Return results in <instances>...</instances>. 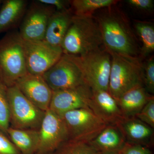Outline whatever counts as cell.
I'll return each instance as SVG.
<instances>
[{"label":"cell","mask_w":154,"mask_h":154,"mask_svg":"<svg viewBox=\"0 0 154 154\" xmlns=\"http://www.w3.org/2000/svg\"><path fill=\"white\" fill-rule=\"evenodd\" d=\"M114 0H73L71 9L74 15L78 17H93L95 11L115 5Z\"/></svg>","instance_id":"cell-21"},{"label":"cell","mask_w":154,"mask_h":154,"mask_svg":"<svg viewBox=\"0 0 154 154\" xmlns=\"http://www.w3.org/2000/svg\"><path fill=\"white\" fill-rule=\"evenodd\" d=\"M38 133L36 154L53 153L62 144L69 140L67 130L62 119L49 109L45 111Z\"/></svg>","instance_id":"cell-11"},{"label":"cell","mask_w":154,"mask_h":154,"mask_svg":"<svg viewBox=\"0 0 154 154\" xmlns=\"http://www.w3.org/2000/svg\"><path fill=\"white\" fill-rule=\"evenodd\" d=\"M102 45L96 20L93 17L74 15L61 48L63 54L82 56L99 49Z\"/></svg>","instance_id":"cell-2"},{"label":"cell","mask_w":154,"mask_h":154,"mask_svg":"<svg viewBox=\"0 0 154 154\" xmlns=\"http://www.w3.org/2000/svg\"><path fill=\"white\" fill-rule=\"evenodd\" d=\"M114 6L105 8L96 19L103 44L109 52L136 57L137 45L129 23Z\"/></svg>","instance_id":"cell-1"},{"label":"cell","mask_w":154,"mask_h":154,"mask_svg":"<svg viewBox=\"0 0 154 154\" xmlns=\"http://www.w3.org/2000/svg\"><path fill=\"white\" fill-rule=\"evenodd\" d=\"M2 2V1H1V0H0V4H1V3Z\"/></svg>","instance_id":"cell-33"},{"label":"cell","mask_w":154,"mask_h":154,"mask_svg":"<svg viewBox=\"0 0 154 154\" xmlns=\"http://www.w3.org/2000/svg\"><path fill=\"white\" fill-rule=\"evenodd\" d=\"M41 4L53 7L56 11H63L71 9V1L66 0H38Z\"/></svg>","instance_id":"cell-29"},{"label":"cell","mask_w":154,"mask_h":154,"mask_svg":"<svg viewBox=\"0 0 154 154\" xmlns=\"http://www.w3.org/2000/svg\"><path fill=\"white\" fill-rule=\"evenodd\" d=\"M7 135L21 154H36L38 144V130L10 127Z\"/></svg>","instance_id":"cell-20"},{"label":"cell","mask_w":154,"mask_h":154,"mask_svg":"<svg viewBox=\"0 0 154 154\" xmlns=\"http://www.w3.org/2000/svg\"><path fill=\"white\" fill-rule=\"evenodd\" d=\"M55 11L51 6L32 2L19 25L21 37L25 40H44L50 18Z\"/></svg>","instance_id":"cell-10"},{"label":"cell","mask_w":154,"mask_h":154,"mask_svg":"<svg viewBox=\"0 0 154 154\" xmlns=\"http://www.w3.org/2000/svg\"><path fill=\"white\" fill-rule=\"evenodd\" d=\"M126 2L132 8L139 11H149L154 8L153 0H128Z\"/></svg>","instance_id":"cell-30"},{"label":"cell","mask_w":154,"mask_h":154,"mask_svg":"<svg viewBox=\"0 0 154 154\" xmlns=\"http://www.w3.org/2000/svg\"><path fill=\"white\" fill-rule=\"evenodd\" d=\"M98 152L89 142L68 140L64 142L53 154H97Z\"/></svg>","instance_id":"cell-23"},{"label":"cell","mask_w":154,"mask_h":154,"mask_svg":"<svg viewBox=\"0 0 154 154\" xmlns=\"http://www.w3.org/2000/svg\"><path fill=\"white\" fill-rule=\"evenodd\" d=\"M143 84L148 93H154V60L152 57L143 66Z\"/></svg>","instance_id":"cell-26"},{"label":"cell","mask_w":154,"mask_h":154,"mask_svg":"<svg viewBox=\"0 0 154 154\" xmlns=\"http://www.w3.org/2000/svg\"><path fill=\"white\" fill-rule=\"evenodd\" d=\"M0 83H3L2 81V78H1V75H0Z\"/></svg>","instance_id":"cell-32"},{"label":"cell","mask_w":154,"mask_h":154,"mask_svg":"<svg viewBox=\"0 0 154 154\" xmlns=\"http://www.w3.org/2000/svg\"><path fill=\"white\" fill-rule=\"evenodd\" d=\"M135 28L141 41V54L148 55L154 51V27L152 23L138 21L135 24Z\"/></svg>","instance_id":"cell-22"},{"label":"cell","mask_w":154,"mask_h":154,"mask_svg":"<svg viewBox=\"0 0 154 154\" xmlns=\"http://www.w3.org/2000/svg\"><path fill=\"white\" fill-rule=\"evenodd\" d=\"M97 154H121L119 152H99Z\"/></svg>","instance_id":"cell-31"},{"label":"cell","mask_w":154,"mask_h":154,"mask_svg":"<svg viewBox=\"0 0 154 154\" xmlns=\"http://www.w3.org/2000/svg\"><path fill=\"white\" fill-rule=\"evenodd\" d=\"M7 93L11 113L10 127L38 130L45 112L30 102L15 85L7 88Z\"/></svg>","instance_id":"cell-5"},{"label":"cell","mask_w":154,"mask_h":154,"mask_svg":"<svg viewBox=\"0 0 154 154\" xmlns=\"http://www.w3.org/2000/svg\"><path fill=\"white\" fill-rule=\"evenodd\" d=\"M28 73L23 39L19 31L7 33L0 40V75L7 87Z\"/></svg>","instance_id":"cell-4"},{"label":"cell","mask_w":154,"mask_h":154,"mask_svg":"<svg viewBox=\"0 0 154 154\" xmlns=\"http://www.w3.org/2000/svg\"><path fill=\"white\" fill-rule=\"evenodd\" d=\"M42 76L52 91L87 85L76 56L63 54L57 62Z\"/></svg>","instance_id":"cell-8"},{"label":"cell","mask_w":154,"mask_h":154,"mask_svg":"<svg viewBox=\"0 0 154 154\" xmlns=\"http://www.w3.org/2000/svg\"><path fill=\"white\" fill-rule=\"evenodd\" d=\"M153 96L149 94L143 85H139L125 92L117 100L122 116L135 117Z\"/></svg>","instance_id":"cell-17"},{"label":"cell","mask_w":154,"mask_h":154,"mask_svg":"<svg viewBox=\"0 0 154 154\" xmlns=\"http://www.w3.org/2000/svg\"><path fill=\"white\" fill-rule=\"evenodd\" d=\"M135 117L154 128V97L151 98Z\"/></svg>","instance_id":"cell-25"},{"label":"cell","mask_w":154,"mask_h":154,"mask_svg":"<svg viewBox=\"0 0 154 154\" xmlns=\"http://www.w3.org/2000/svg\"><path fill=\"white\" fill-rule=\"evenodd\" d=\"M60 117L66 127L69 140L89 142L107 125L89 108L71 110Z\"/></svg>","instance_id":"cell-7"},{"label":"cell","mask_w":154,"mask_h":154,"mask_svg":"<svg viewBox=\"0 0 154 154\" xmlns=\"http://www.w3.org/2000/svg\"><path fill=\"white\" fill-rule=\"evenodd\" d=\"M121 130L127 143L146 146L152 143L153 128L136 117H122L116 124Z\"/></svg>","instance_id":"cell-15"},{"label":"cell","mask_w":154,"mask_h":154,"mask_svg":"<svg viewBox=\"0 0 154 154\" xmlns=\"http://www.w3.org/2000/svg\"><path fill=\"white\" fill-rule=\"evenodd\" d=\"M7 87L0 83V131L7 135L10 127L11 113L7 93Z\"/></svg>","instance_id":"cell-24"},{"label":"cell","mask_w":154,"mask_h":154,"mask_svg":"<svg viewBox=\"0 0 154 154\" xmlns=\"http://www.w3.org/2000/svg\"><path fill=\"white\" fill-rule=\"evenodd\" d=\"M89 143L98 152H119L126 143L121 130L116 124L107 125Z\"/></svg>","instance_id":"cell-18"},{"label":"cell","mask_w":154,"mask_h":154,"mask_svg":"<svg viewBox=\"0 0 154 154\" xmlns=\"http://www.w3.org/2000/svg\"><path fill=\"white\" fill-rule=\"evenodd\" d=\"M23 44L27 71L30 74L42 76L63 54L61 48L53 46L44 40L23 39Z\"/></svg>","instance_id":"cell-9"},{"label":"cell","mask_w":154,"mask_h":154,"mask_svg":"<svg viewBox=\"0 0 154 154\" xmlns=\"http://www.w3.org/2000/svg\"><path fill=\"white\" fill-rule=\"evenodd\" d=\"M53 154L52 153H51V154Z\"/></svg>","instance_id":"cell-34"},{"label":"cell","mask_w":154,"mask_h":154,"mask_svg":"<svg viewBox=\"0 0 154 154\" xmlns=\"http://www.w3.org/2000/svg\"><path fill=\"white\" fill-rule=\"evenodd\" d=\"M119 152L121 154H152L149 147L127 143Z\"/></svg>","instance_id":"cell-28"},{"label":"cell","mask_w":154,"mask_h":154,"mask_svg":"<svg viewBox=\"0 0 154 154\" xmlns=\"http://www.w3.org/2000/svg\"><path fill=\"white\" fill-rule=\"evenodd\" d=\"M92 90L84 85L72 89L53 91L49 109L59 116L80 108H89Z\"/></svg>","instance_id":"cell-12"},{"label":"cell","mask_w":154,"mask_h":154,"mask_svg":"<svg viewBox=\"0 0 154 154\" xmlns=\"http://www.w3.org/2000/svg\"><path fill=\"white\" fill-rule=\"evenodd\" d=\"M86 84L93 91H108L111 57L101 48L87 54L76 56Z\"/></svg>","instance_id":"cell-6"},{"label":"cell","mask_w":154,"mask_h":154,"mask_svg":"<svg viewBox=\"0 0 154 154\" xmlns=\"http://www.w3.org/2000/svg\"><path fill=\"white\" fill-rule=\"evenodd\" d=\"M15 85L40 110L45 112L49 109L53 91L42 76L28 73L19 79Z\"/></svg>","instance_id":"cell-13"},{"label":"cell","mask_w":154,"mask_h":154,"mask_svg":"<svg viewBox=\"0 0 154 154\" xmlns=\"http://www.w3.org/2000/svg\"><path fill=\"white\" fill-rule=\"evenodd\" d=\"M26 0H7L0 10V33L20 25L28 8Z\"/></svg>","instance_id":"cell-19"},{"label":"cell","mask_w":154,"mask_h":154,"mask_svg":"<svg viewBox=\"0 0 154 154\" xmlns=\"http://www.w3.org/2000/svg\"><path fill=\"white\" fill-rule=\"evenodd\" d=\"M0 154H21L11 140L0 131Z\"/></svg>","instance_id":"cell-27"},{"label":"cell","mask_w":154,"mask_h":154,"mask_svg":"<svg viewBox=\"0 0 154 154\" xmlns=\"http://www.w3.org/2000/svg\"><path fill=\"white\" fill-rule=\"evenodd\" d=\"M73 16L71 9L54 12L48 21L44 41L53 46L61 48Z\"/></svg>","instance_id":"cell-16"},{"label":"cell","mask_w":154,"mask_h":154,"mask_svg":"<svg viewBox=\"0 0 154 154\" xmlns=\"http://www.w3.org/2000/svg\"><path fill=\"white\" fill-rule=\"evenodd\" d=\"M109 53L111 65L108 91L117 100L131 88L143 85L144 66L137 57Z\"/></svg>","instance_id":"cell-3"},{"label":"cell","mask_w":154,"mask_h":154,"mask_svg":"<svg viewBox=\"0 0 154 154\" xmlns=\"http://www.w3.org/2000/svg\"><path fill=\"white\" fill-rule=\"evenodd\" d=\"M89 109L107 125L116 124L123 117L117 100L108 91H93Z\"/></svg>","instance_id":"cell-14"}]
</instances>
